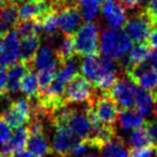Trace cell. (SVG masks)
Segmentation results:
<instances>
[{
	"label": "cell",
	"mask_w": 157,
	"mask_h": 157,
	"mask_svg": "<svg viewBox=\"0 0 157 157\" xmlns=\"http://www.w3.org/2000/svg\"><path fill=\"white\" fill-rule=\"evenodd\" d=\"M135 109L144 117L155 114V96L152 92L138 88L135 100Z\"/></svg>",
	"instance_id": "cell-23"
},
{
	"label": "cell",
	"mask_w": 157,
	"mask_h": 157,
	"mask_svg": "<svg viewBox=\"0 0 157 157\" xmlns=\"http://www.w3.org/2000/svg\"><path fill=\"white\" fill-rule=\"evenodd\" d=\"M125 74L142 90L153 92L157 88V69L146 63L126 68Z\"/></svg>",
	"instance_id": "cell-9"
},
{
	"label": "cell",
	"mask_w": 157,
	"mask_h": 157,
	"mask_svg": "<svg viewBox=\"0 0 157 157\" xmlns=\"http://www.w3.org/2000/svg\"><path fill=\"white\" fill-rule=\"evenodd\" d=\"M7 93V71L0 66V95Z\"/></svg>",
	"instance_id": "cell-36"
},
{
	"label": "cell",
	"mask_w": 157,
	"mask_h": 157,
	"mask_svg": "<svg viewBox=\"0 0 157 157\" xmlns=\"http://www.w3.org/2000/svg\"><path fill=\"white\" fill-rule=\"evenodd\" d=\"M74 51L78 56H88L96 54L99 48L100 27L95 22H86L72 36Z\"/></svg>",
	"instance_id": "cell-6"
},
{
	"label": "cell",
	"mask_w": 157,
	"mask_h": 157,
	"mask_svg": "<svg viewBox=\"0 0 157 157\" xmlns=\"http://www.w3.org/2000/svg\"><path fill=\"white\" fill-rule=\"evenodd\" d=\"M100 157H129V148L124 139L115 136L100 148Z\"/></svg>",
	"instance_id": "cell-25"
},
{
	"label": "cell",
	"mask_w": 157,
	"mask_h": 157,
	"mask_svg": "<svg viewBox=\"0 0 157 157\" xmlns=\"http://www.w3.org/2000/svg\"><path fill=\"white\" fill-rule=\"evenodd\" d=\"M57 65H59V63L57 60L54 48H52L48 43L40 45L33 61V68L38 72L37 75L40 88H41L40 92L44 90L51 85L58 69Z\"/></svg>",
	"instance_id": "cell-3"
},
{
	"label": "cell",
	"mask_w": 157,
	"mask_h": 157,
	"mask_svg": "<svg viewBox=\"0 0 157 157\" xmlns=\"http://www.w3.org/2000/svg\"><path fill=\"white\" fill-rule=\"evenodd\" d=\"M31 67L27 63H16L15 65L11 66L9 71L7 72V93L8 94H15L18 92L23 78L27 73Z\"/></svg>",
	"instance_id": "cell-19"
},
{
	"label": "cell",
	"mask_w": 157,
	"mask_h": 157,
	"mask_svg": "<svg viewBox=\"0 0 157 157\" xmlns=\"http://www.w3.org/2000/svg\"><path fill=\"white\" fill-rule=\"evenodd\" d=\"M147 41H148V45H150L151 48L157 50V27L153 28Z\"/></svg>",
	"instance_id": "cell-37"
},
{
	"label": "cell",
	"mask_w": 157,
	"mask_h": 157,
	"mask_svg": "<svg viewBox=\"0 0 157 157\" xmlns=\"http://www.w3.org/2000/svg\"><path fill=\"white\" fill-rule=\"evenodd\" d=\"M58 29L63 35L73 36L82 25V14L78 7H69L57 11Z\"/></svg>",
	"instance_id": "cell-16"
},
{
	"label": "cell",
	"mask_w": 157,
	"mask_h": 157,
	"mask_svg": "<svg viewBox=\"0 0 157 157\" xmlns=\"http://www.w3.org/2000/svg\"><path fill=\"white\" fill-rule=\"evenodd\" d=\"M145 13L147 14V16L151 18V21L153 22V24H157V0H150L147 2V6L144 9Z\"/></svg>",
	"instance_id": "cell-35"
},
{
	"label": "cell",
	"mask_w": 157,
	"mask_h": 157,
	"mask_svg": "<svg viewBox=\"0 0 157 157\" xmlns=\"http://www.w3.org/2000/svg\"><path fill=\"white\" fill-rule=\"evenodd\" d=\"M105 0H78V7H80L82 17L87 22H94L99 15L100 8Z\"/></svg>",
	"instance_id": "cell-30"
},
{
	"label": "cell",
	"mask_w": 157,
	"mask_h": 157,
	"mask_svg": "<svg viewBox=\"0 0 157 157\" xmlns=\"http://www.w3.org/2000/svg\"><path fill=\"white\" fill-rule=\"evenodd\" d=\"M44 157H59V156H57V155L53 154V153H52V154H51V153H50V154L46 155V156H44Z\"/></svg>",
	"instance_id": "cell-43"
},
{
	"label": "cell",
	"mask_w": 157,
	"mask_h": 157,
	"mask_svg": "<svg viewBox=\"0 0 157 157\" xmlns=\"http://www.w3.org/2000/svg\"><path fill=\"white\" fill-rule=\"evenodd\" d=\"M82 157H100V156H98L96 153H87V154H85Z\"/></svg>",
	"instance_id": "cell-40"
},
{
	"label": "cell",
	"mask_w": 157,
	"mask_h": 157,
	"mask_svg": "<svg viewBox=\"0 0 157 157\" xmlns=\"http://www.w3.org/2000/svg\"><path fill=\"white\" fill-rule=\"evenodd\" d=\"M9 157H36L33 153H30L29 151H25V150H21L17 152L11 154Z\"/></svg>",
	"instance_id": "cell-38"
},
{
	"label": "cell",
	"mask_w": 157,
	"mask_h": 157,
	"mask_svg": "<svg viewBox=\"0 0 157 157\" xmlns=\"http://www.w3.org/2000/svg\"><path fill=\"white\" fill-rule=\"evenodd\" d=\"M8 1H12V2H16V1H18V0H8Z\"/></svg>",
	"instance_id": "cell-45"
},
{
	"label": "cell",
	"mask_w": 157,
	"mask_h": 157,
	"mask_svg": "<svg viewBox=\"0 0 157 157\" xmlns=\"http://www.w3.org/2000/svg\"><path fill=\"white\" fill-rule=\"evenodd\" d=\"M27 147L30 153L36 157H44L52 153L51 144L45 135V131L36 133H29V139L27 142Z\"/></svg>",
	"instance_id": "cell-20"
},
{
	"label": "cell",
	"mask_w": 157,
	"mask_h": 157,
	"mask_svg": "<svg viewBox=\"0 0 157 157\" xmlns=\"http://www.w3.org/2000/svg\"><path fill=\"white\" fill-rule=\"evenodd\" d=\"M52 10L54 11H59L61 9L69 7H78V0H48Z\"/></svg>",
	"instance_id": "cell-33"
},
{
	"label": "cell",
	"mask_w": 157,
	"mask_h": 157,
	"mask_svg": "<svg viewBox=\"0 0 157 157\" xmlns=\"http://www.w3.org/2000/svg\"><path fill=\"white\" fill-rule=\"evenodd\" d=\"M151 57H152L151 46L145 43H140L131 48L129 54L127 55V59H125L121 66L122 67L125 66V69H126L128 67L142 65V63H145Z\"/></svg>",
	"instance_id": "cell-22"
},
{
	"label": "cell",
	"mask_w": 157,
	"mask_h": 157,
	"mask_svg": "<svg viewBox=\"0 0 157 157\" xmlns=\"http://www.w3.org/2000/svg\"><path fill=\"white\" fill-rule=\"evenodd\" d=\"M151 59H152V63H153L152 66L157 69V50L152 54V57H151Z\"/></svg>",
	"instance_id": "cell-39"
},
{
	"label": "cell",
	"mask_w": 157,
	"mask_h": 157,
	"mask_svg": "<svg viewBox=\"0 0 157 157\" xmlns=\"http://www.w3.org/2000/svg\"><path fill=\"white\" fill-rule=\"evenodd\" d=\"M127 144L131 148H141L153 145L154 142L150 133L148 123H146L144 126L131 130L127 137Z\"/></svg>",
	"instance_id": "cell-24"
},
{
	"label": "cell",
	"mask_w": 157,
	"mask_h": 157,
	"mask_svg": "<svg viewBox=\"0 0 157 157\" xmlns=\"http://www.w3.org/2000/svg\"><path fill=\"white\" fill-rule=\"evenodd\" d=\"M153 28L154 24L144 10H138L130 18H128L124 26L127 36L130 38L131 41L138 44L145 43L147 41Z\"/></svg>",
	"instance_id": "cell-7"
},
{
	"label": "cell",
	"mask_w": 157,
	"mask_h": 157,
	"mask_svg": "<svg viewBox=\"0 0 157 157\" xmlns=\"http://www.w3.org/2000/svg\"><path fill=\"white\" fill-rule=\"evenodd\" d=\"M35 111V100L28 97H18L11 101L9 105L0 113V118L11 128L23 127L29 123Z\"/></svg>",
	"instance_id": "cell-5"
},
{
	"label": "cell",
	"mask_w": 157,
	"mask_h": 157,
	"mask_svg": "<svg viewBox=\"0 0 157 157\" xmlns=\"http://www.w3.org/2000/svg\"><path fill=\"white\" fill-rule=\"evenodd\" d=\"M88 107L90 102L86 103L84 108H73L67 121V127H69L80 140H87L93 129V121L88 113Z\"/></svg>",
	"instance_id": "cell-11"
},
{
	"label": "cell",
	"mask_w": 157,
	"mask_h": 157,
	"mask_svg": "<svg viewBox=\"0 0 157 157\" xmlns=\"http://www.w3.org/2000/svg\"><path fill=\"white\" fill-rule=\"evenodd\" d=\"M21 21H40L52 10L48 0H18L16 1Z\"/></svg>",
	"instance_id": "cell-15"
},
{
	"label": "cell",
	"mask_w": 157,
	"mask_h": 157,
	"mask_svg": "<svg viewBox=\"0 0 157 157\" xmlns=\"http://www.w3.org/2000/svg\"><path fill=\"white\" fill-rule=\"evenodd\" d=\"M21 39V61L31 67L38 48H40V35H31Z\"/></svg>",
	"instance_id": "cell-21"
},
{
	"label": "cell",
	"mask_w": 157,
	"mask_h": 157,
	"mask_svg": "<svg viewBox=\"0 0 157 157\" xmlns=\"http://www.w3.org/2000/svg\"><path fill=\"white\" fill-rule=\"evenodd\" d=\"M117 122L120 127L123 130H133L137 129L141 126H144L146 124V121L144 116H142L137 111L131 109L123 110L120 114H118Z\"/></svg>",
	"instance_id": "cell-26"
},
{
	"label": "cell",
	"mask_w": 157,
	"mask_h": 157,
	"mask_svg": "<svg viewBox=\"0 0 157 157\" xmlns=\"http://www.w3.org/2000/svg\"><path fill=\"white\" fill-rule=\"evenodd\" d=\"M40 33H43L48 40H54L57 35L58 29V21H57V12L51 10L48 14L39 21Z\"/></svg>",
	"instance_id": "cell-29"
},
{
	"label": "cell",
	"mask_w": 157,
	"mask_h": 157,
	"mask_svg": "<svg viewBox=\"0 0 157 157\" xmlns=\"http://www.w3.org/2000/svg\"><path fill=\"white\" fill-rule=\"evenodd\" d=\"M5 6H6V0H0V13L2 12Z\"/></svg>",
	"instance_id": "cell-41"
},
{
	"label": "cell",
	"mask_w": 157,
	"mask_h": 157,
	"mask_svg": "<svg viewBox=\"0 0 157 157\" xmlns=\"http://www.w3.org/2000/svg\"><path fill=\"white\" fill-rule=\"evenodd\" d=\"M0 157H7V156H6V155H3L2 153L0 152Z\"/></svg>",
	"instance_id": "cell-44"
},
{
	"label": "cell",
	"mask_w": 157,
	"mask_h": 157,
	"mask_svg": "<svg viewBox=\"0 0 157 157\" xmlns=\"http://www.w3.org/2000/svg\"><path fill=\"white\" fill-rule=\"evenodd\" d=\"M21 57V39L17 31L12 30L0 36V66L11 67Z\"/></svg>",
	"instance_id": "cell-12"
},
{
	"label": "cell",
	"mask_w": 157,
	"mask_h": 157,
	"mask_svg": "<svg viewBox=\"0 0 157 157\" xmlns=\"http://www.w3.org/2000/svg\"><path fill=\"white\" fill-rule=\"evenodd\" d=\"M155 115H157V92L155 93Z\"/></svg>",
	"instance_id": "cell-42"
},
{
	"label": "cell",
	"mask_w": 157,
	"mask_h": 157,
	"mask_svg": "<svg viewBox=\"0 0 157 157\" xmlns=\"http://www.w3.org/2000/svg\"><path fill=\"white\" fill-rule=\"evenodd\" d=\"M137 92V85L127 76H125V78H117L114 85L110 90V95L117 103L118 107L126 110L132 109V107H135Z\"/></svg>",
	"instance_id": "cell-10"
},
{
	"label": "cell",
	"mask_w": 157,
	"mask_h": 157,
	"mask_svg": "<svg viewBox=\"0 0 157 157\" xmlns=\"http://www.w3.org/2000/svg\"><path fill=\"white\" fill-rule=\"evenodd\" d=\"M29 139V130L27 127H18L15 128L14 132L11 135L8 142L3 145H1L0 152L6 156H10L13 153L17 151L24 150L25 146H27V142Z\"/></svg>",
	"instance_id": "cell-17"
},
{
	"label": "cell",
	"mask_w": 157,
	"mask_h": 157,
	"mask_svg": "<svg viewBox=\"0 0 157 157\" xmlns=\"http://www.w3.org/2000/svg\"><path fill=\"white\" fill-rule=\"evenodd\" d=\"M99 48L103 56L121 61L122 65L132 48V41L125 31L109 28L101 33Z\"/></svg>",
	"instance_id": "cell-2"
},
{
	"label": "cell",
	"mask_w": 157,
	"mask_h": 157,
	"mask_svg": "<svg viewBox=\"0 0 157 157\" xmlns=\"http://www.w3.org/2000/svg\"><path fill=\"white\" fill-rule=\"evenodd\" d=\"M90 145L87 141L85 140H80L78 143L74 145V147L72 148L71 153H70V156L71 157H82L85 154H87V151L90 150Z\"/></svg>",
	"instance_id": "cell-32"
},
{
	"label": "cell",
	"mask_w": 157,
	"mask_h": 157,
	"mask_svg": "<svg viewBox=\"0 0 157 157\" xmlns=\"http://www.w3.org/2000/svg\"><path fill=\"white\" fill-rule=\"evenodd\" d=\"M54 50L59 65L73 58L75 51H74V43L72 36L63 35V37L56 43V48Z\"/></svg>",
	"instance_id": "cell-28"
},
{
	"label": "cell",
	"mask_w": 157,
	"mask_h": 157,
	"mask_svg": "<svg viewBox=\"0 0 157 157\" xmlns=\"http://www.w3.org/2000/svg\"><path fill=\"white\" fill-rule=\"evenodd\" d=\"M94 96L93 84L84 76L76 75L68 83L63 94V99L66 102L71 105H83L90 102Z\"/></svg>",
	"instance_id": "cell-8"
},
{
	"label": "cell",
	"mask_w": 157,
	"mask_h": 157,
	"mask_svg": "<svg viewBox=\"0 0 157 157\" xmlns=\"http://www.w3.org/2000/svg\"><path fill=\"white\" fill-rule=\"evenodd\" d=\"M11 135V127L0 118V145L7 143Z\"/></svg>",
	"instance_id": "cell-34"
},
{
	"label": "cell",
	"mask_w": 157,
	"mask_h": 157,
	"mask_svg": "<svg viewBox=\"0 0 157 157\" xmlns=\"http://www.w3.org/2000/svg\"><path fill=\"white\" fill-rule=\"evenodd\" d=\"M90 116L105 126L114 127L118 118V105L110 93L95 95L88 107Z\"/></svg>",
	"instance_id": "cell-4"
},
{
	"label": "cell",
	"mask_w": 157,
	"mask_h": 157,
	"mask_svg": "<svg viewBox=\"0 0 157 157\" xmlns=\"http://www.w3.org/2000/svg\"><path fill=\"white\" fill-rule=\"evenodd\" d=\"M121 67V63L114 59L97 54L85 56L80 63L82 75L101 93L110 92L117 80Z\"/></svg>",
	"instance_id": "cell-1"
},
{
	"label": "cell",
	"mask_w": 157,
	"mask_h": 157,
	"mask_svg": "<svg viewBox=\"0 0 157 157\" xmlns=\"http://www.w3.org/2000/svg\"><path fill=\"white\" fill-rule=\"evenodd\" d=\"M20 23L18 9L16 2L8 1L0 13V36H5L10 31L15 30L16 26Z\"/></svg>",
	"instance_id": "cell-18"
},
{
	"label": "cell",
	"mask_w": 157,
	"mask_h": 157,
	"mask_svg": "<svg viewBox=\"0 0 157 157\" xmlns=\"http://www.w3.org/2000/svg\"><path fill=\"white\" fill-rule=\"evenodd\" d=\"M101 16L112 29L122 28L128 21L127 11L120 0H105L101 6Z\"/></svg>",
	"instance_id": "cell-14"
},
{
	"label": "cell",
	"mask_w": 157,
	"mask_h": 157,
	"mask_svg": "<svg viewBox=\"0 0 157 157\" xmlns=\"http://www.w3.org/2000/svg\"><path fill=\"white\" fill-rule=\"evenodd\" d=\"M129 157H157V146L151 145L141 148H131Z\"/></svg>",
	"instance_id": "cell-31"
},
{
	"label": "cell",
	"mask_w": 157,
	"mask_h": 157,
	"mask_svg": "<svg viewBox=\"0 0 157 157\" xmlns=\"http://www.w3.org/2000/svg\"><path fill=\"white\" fill-rule=\"evenodd\" d=\"M20 90L25 96L33 99V100H35V99H37L39 97L41 88H40L38 75L33 69H29L27 71V73L25 74L24 78H23L22 82H21Z\"/></svg>",
	"instance_id": "cell-27"
},
{
	"label": "cell",
	"mask_w": 157,
	"mask_h": 157,
	"mask_svg": "<svg viewBox=\"0 0 157 157\" xmlns=\"http://www.w3.org/2000/svg\"><path fill=\"white\" fill-rule=\"evenodd\" d=\"M80 141L78 137L67 126L55 127L51 141V151L59 157H69L72 148Z\"/></svg>",
	"instance_id": "cell-13"
},
{
	"label": "cell",
	"mask_w": 157,
	"mask_h": 157,
	"mask_svg": "<svg viewBox=\"0 0 157 157\" xmlns=\"http://www.w3.org/2000/svg\"><path fill=\"white\" fill-rule=\"evenodd\" d=\"M155 124H156V126H157V122H156V123H155Z\"/></svg>",
	"instance_id": "cell-46"
}]
</instances>
